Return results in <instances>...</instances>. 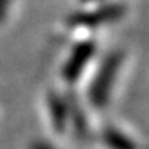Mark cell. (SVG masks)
<instances>
[{"mask_svg": "<svg viewBox=\"0 0 149 149\" xmlns=\"http://www.w3.org/2000/svg\"><path fill=\"white\" fill-rule=\"evenodd\" d=\"M123 63V52H113L103 61L101 68L93 80V85L90 88V101L98 108H103L109 101L114 78L118 74V70Z\"/></svg>", "mask_w": 149, "mask_h": 149, "instance_id": "obj_1", "label": "cell"}, {"mask_svg": "<svg viewBox=\"0 0 149 149\" xmlns=\"http://www.w3.org/2000/svg\"><path fill=\"white\" fill-rule=\"evenodd\" d=\"M95 43L93 42H83L78 43L76 47L73 48V52L70 55L68 61L63 65V70H61V74L66 81H74L78 76L81 74L83 68L86 66V63L90 61V58L95 55Z\"/></svg>", "mask_w": 149, "mask_h": 149, "instance_id": "obj_2", "label": "cell"}, {"mask_svg": "<svg viewBox=\"0 0 149 149\" xmlns=\"http://www.w3.org/2000/svg\"><path fill=\"white\" fill-rule=\"evenodd\" d=\"M124 8L119 5H111L100 8L91 13H81V15H74L70 18V25H85V27H96V25H103L108 22L118 20L123 15Z\"/></svg>", "mask_w": 149, "mask_h": 149, "instance_id": "obj_3", "label": "cell"}, {"mask_svg": "<svg viewBox=\"0 0 149 149\" xmlns=\"http://www.w3.org/2000/svg\"><path fill=\"white\" fill-rule=\"evenodd\" d=\"M48 108H50V116L53 121L55 129L61 133L66 128V119H68V108L66 101L56 93H50L48 95Z\"/></svg>", "mask_w": 149, "mask_h": 149, "instance_id": "obj_4", "label": "cell"}, {"mask_svg": "<svg viewBox=\"0 0 149 149\" xmlns=\"http://www.w3.org/2000/svg\"><path fill=\"white\" fill-rule=\"evenodd\" d=\"M65 101H66V108H68V116L71 118V121H73L74 131L78 134V138H86V136H88V124H86L85 114L81 111V106L78 104L74 95L70 93L68 98H66Z\"/></svg>", "mask_w": 149, "mask_h": 149, "instance_id": "obj_5", "label": "cell"}, {"mask_svg": "<svg viewBox=\"0 0 149 149\" xmlns=\"http://www.w3.org/2000/svg\"><path fill=\"white\" fill-rule=\"evenodd\" d=\"M103 141L111 149H138L134 141H131L128 136H124L123 133H119V131H116L113 128L106 129L103 133Z\"/></svg>", "mask_w": 149, "mask_h": 149, "instance_id": "obj_6", "label": "cell"}, {"mask_svg": "<svg viewBox=\"0 0 149 149\" xmlns=\"http://www.w3.org/2000/svg\"><path fill=\"white\" fill-rule=\"evenodd\" d=\"M7 7H8V0H0V22L3 20V17H5Z\"/></svg>", "mask_w": 149, "mask_h": 149, "instance_id": "obj_7", "label": "cell"}, {"mask_svg": "<svg viewBox=\"0 0 149 149\" xmlns=\"http://www.w3.org/2000/svg\"><path fill=\"white\" fill-rule=\"evenodd\" d=\"M32 149H53V148L48 146V144H45V143H35L32 146Z\"/></svg>", "mask_w": 149, "mask_h": 149, "instance_id": "obj_8", "label": "cell"}]
</instances>
